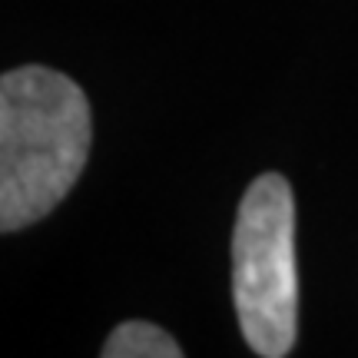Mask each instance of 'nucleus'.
<instances>
[{"instance_id":"2","label":"nucleus","mask_w":358,"mask_h":358,"mask_svg":"<svg viewBox=\"0 0 358 358\" xmlns=\"http://www.w3.org/2000/svg\"><path fill=\"white\" fill-rule=\"evenodd\" d=\"M232 302L249 348L289 355L299 335L295 199L289 179L262 173L245 189L232 229Z\"/></svg>"},{"instance_id":"3","label":"nucleus","mask_w":358,"mask_h":358,"mask_svg":"<svg viewBox=\"0 0 358 358\" xmlns=\"http://www.w3.org/2000/svg\"><path fill=\"white\" fill-rule=\"evenodd\" d=\"M100 355L103 358H179L182 348H179L176 338L169 332H163L159 325L133 319V322L116 325Z\"/></svg>"},{"instance_id":"1","label":"nucleus","mask_w":358,"mask_h":358,"mask_svg":"<svg viewBox=\"0 0 358 358\" xmlns=\"http://www.w3.org/2000/svg\"><path fill=\"white\" fill-rule=\"evenodd\" d=\"M87 93L50 66H17L0 80V229L50 216L90 156Z\"/></svg>"}]
</instances>
